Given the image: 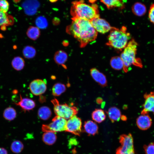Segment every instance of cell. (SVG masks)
<instances>
[{"instance_id":"6da1fadb","label":"cell","mask_w":154,"mask_h":154,"mask_svg":"<svg viewBox=\"0 0 154 154\" xmlns=\"http://www.w3.org/2000/svg\"><path fill=\"white\" fill-rule=\"evenodd\" d=\"M72 19V22L67 27L66 31L79 41L80 47H84L96 40L98 32L90 21L79 18Z\"/></svg>"},{"instance_id":"7a4b0ae2","label":"cell","mask_w":154,"mask_h":154,"mask_svg":"<svg viewBox=\"0 0 154 154\" xmlns=\"http://www.w3.org/2000/svg\"><path fill=\"white\" fill-rule=\"evenodd\" d=\"M70 13L72 18L83 19L90 21L100 17L98 5L95 4H88L84 0L73 2Z\"/></svg>"},{"instance_id":"3957f363","label":"cell","mask_w":154,"mask_h":154,"mask_svg":"<svg viewBox=\"0 0 154 154\" xmlns=\"http://www.w3.org/2000/svg\"><path fill=\"white\" fill-rule=\"evenodd\" d=\"M131 38L126 27L122 26L120 29L112 27L108 37L106 44L115 49L121 51L126 47Z\"/></svg>"},{"instance_id":"277c9868","label":"cell","mask_w":154,"mask_h":154,"mask_svg":"<svg viewBox=\"0 0 154 154\" xmlns=\"http://www.w3.org/2000/svg\"><path fill=\"white\" fill-rule=\"evenodd\" d=\"M138 44L135 40L132 39L129 41L120 56L123 64V69L127 72L131 65L142 68L143 65L140 59L136 57Z\"/></svg>"},{"instance_id":"5b68a950","label":"cell","mask_w":154,"mask_h":154,"mask_svg":"<svg viewBox=\"0 0 154 154\" xmlns=\"http://www.w3.org/2000/svg\"><path fill=\"white\" fill-rule=\"evenodd\" d=\"M51 102L53 105L54 111L56 116L66 119L76 115L78 113V109L75 106H70L66 104H60L56 98L52 99Z\"/></svg>"},{"instance_id":"8992f818","label":"cell","mask_w":154,"mask_h":154,"mask_svg":"<svg viewBox=\"0 0 154 154\" xmlns=\"http://www.w3.org/2000/svg\"><path fill=\"white\" fill-rule=\"evenodd\" d=\"M119 141L121 146L116 150V154H135L133 139L132 135L123 134L120 136Z\"/></svg>"},{"instance_id":"52a82bcc","label":"cell","mask_w":154,"mask_h":154,"mask_svg":"<svg viewBox=\"0 0 154 154\" xmlns=\"http://www.w3.org/2000/svg\"><path fill=\"white\" fill-rule=\"evenodd\" d=\"M67 121L66 119L56 116L52 119L51 123L42 125V130L44 132L54 133L66 131Z\"/></svg>"},{"instance_id":"ba28073f","label":"cell","mask_w":154,"mask_h":154,"mask_svg":"<svg viewBox=\"0 0 154 154\" xmlns=\"http://www.w3.org/2000/svg\"><path fill=\"white\" fill-rule=\"evenodd\" d=\"M81 119L75 115L67 121L66 131L80 136L82 131Z\"/></svg>"},{"instance_id":"9c48e42d","label":"cell","mask_w":154,"mask_h":154,"mask_svg":"<svg viewBox=\"0 0 154 154\" xmlns=\"http://www.w3.org/2000/svg\"><path fill=\"white\" fill-rule=\"evenodd\" d=\"M90 21L96 31L101 33H107L110 31L112 27L106 20L100 17L95 18Z\"/></svg>"},{"instance_id":"30bf717a","label":"cell","mask_w":154,"mask_h":154,"mask_svg":"<svg viewBox=\"0 0 154 154\" xmlns=\"http://www.w3.org/2000/svg\"><path fill=\"white\" fill-rule=\"evenodd\" d=\"M29 87L31 92L36 96L43 94L47 88L46 82L40 79H37L32 81L30 84Z\"/></svg>"},{"instance_id":"8fae6325","label":"cell","mask_w":154,"mask_h":154,"mask_svg":"<svg viewBox=\"0 0 154 154\" xmlns=\"http://www.w3.org/2000/svg\"><path fill=\"white\" fill-rule=\"evenodd\" d=\"M144 98L145 102L141 114H148L149 112H152L154 114V91L149 93H145L144 95Z\"/></svg>"},{"instance_id":"7c38bea8","label":"cell","mask_w":154,"mask_h":154,"mask_svg":"<svg viewBox=\"0 0 154 154\" xmlns=\"http://www.w3.org/2000/svg\"><path fill=\"white\" fill-rule=\"evenodd\" d=\"M14 104L20 107L25 112L32 110L35 106V103L34 100L28 98H23L21 94L19 101Z\"/></svg>"},{"instance_id":"4fadbf2b","label":"cell","mask_w":154,"mask_h":154,"mask_svg":"<svg viewBox=\"0 0 154 154\" xmlns=\"http://www.w3.org/2000/svg\"><path fill=\"white\" fill-rule=\"evenodd\" d=\"M136 123L139 129L142 130H145L151 127L152 120L148 114H141L137 118Z\"/></svg>"},{"instance_id":"5bb4252c","label":"cell","mask_w":154,"mask_h":154,"mask_svg":"<svg viewBox=\"0 0 154 154\" xmlns=\"http://www.w3.org/2000/svg\"><path fill=\"white\" fill-rule=\"evenodd\" d=\"M90 74L94 80L102 87L107 86V82L105 76L95 68L90 70Z\"/></svg>"},{"instance_id":"9a60e30c","label":"cell","mask_w":154,"mask_h":154,"mask_svg":"<svg viewBox=\"0 0 154 154\" xmlns=\"http://www.w3.org/2000/svg\"><path fill=\"white\" fill-rule=\"evenodd\" d=\"M84 127L85 131L89 135H94L98 133V126L92 121L89 120L85 121Z\"/></svg>"},{"instance_id":"2e32d148","label":"cell","mask_w":154,"mask_h":154,"mask_svg":"<svg viewBox=\"0 0 154 154\" xmlns=\"http://www.w3.org/2000/svg\"><path fill=\"white\" fill-rule=\"evenodd\" d=\"M109 9L115 7L121 9L124 7L127 0H100Z\"/></svg>"},{"instance_id":"e0dca14e","label":"cell","mask_w":154,"mask_h":154,"mask_svg":"<svg viewBox=\"0 0 154 154\" xmlns=\"http://www.w3.org/2000/svg\"><path fill=\"white\" fill-rule=\"evenodd\" d=\"M132 10L135 15L141 17L145 14L147 11V8L145 5L143 3L137 2L132 6Z\"/></svg>"},{"instance_id":"ac0fdd59","label":"cell","mask_w":154,"mask_h":154,"mask_svg":"<svg viewBox=\"0 0 154 154\" xmlns=\"http://www.w3.org/2000/svg\"><path fill=\"white\" fill-rule=\"evenodd\" d=\"M108 117L112 122L119 121L121 116L120 110L115 107H112L109 108L107 112Z\"/></svg>"},{"instance_id":"d6986e66","label":"cell","mask_w":154,"mask_h":154,"mask_svg":"<svg viewBox=\"0 0 154 154\" xmlns=\"http://www.w3.org/2000/svg\"><path fill=\"white\" fill-rule=\"evenodd\" d=\"M13 23L14 19L13 17L0 11V26L11 25Z\"/></svg>"},{"instance_id":"ffe728a7","label":"cell","mask_w":154,"mask_h":154,"mask_svg":"<svg viewBox=\"0 0 154 154\" xmlns=\"http://www.w3.org/2000/svg\"><path fill=\"white\" fill-rule=\"evenodd\" d=\"M92 117L93 120L95 122L100 123L105 119L106 116L103 110L96 109L92 113Z\"/></svg>"},{"instance_id":"44dd1931","label":"cell","mask_w":154,"mask_h":154,"mask_svg":"<svg viewBox=\"0 0 154 154\" xmlns=\"http://www.w3.org/2000/svg\"><path fill=\"white\" fill-rule=\"evenodd\" d=\"M56 136L54 132L48 131L45 132L42 136V140L45 144L52 145L55 142Z\"/></svg>"},{"instance_id":"7402d4cb","label":"cell","mask_w":154,"mask_h":154,"mask_svg":"<svg viewBox=\"0 0 154 154\" xmlns=\"http://www.w3.org/2000/svg\"><path fill=\"white\" fill-rule=\"evenodd\" d=\"M17 113L16 110L13 107H9L6 108L3 113V116L6 120L12 121L16 117Z\"/></svg>"},{"instance_id":"603a6c76","label":"cell","mask_w":154,"mask_h":154,"mask_svg":"<svg viewBox=\"0 0 154 154\" xmlns=\"http://www.w3.org/2000/svg\"><path fill=\"white\" fill-rule=\"evenodd\" d=\"M39 117L43 120L48 119L51 116L52 112L50 108L46 106L40 107L38 112Z\"/></svg>"},{"instance_id":"cb8c5ba5","label":"cell","mask_w":154,"mask_h":154,"mask_svg":"<svg viewBox=\"0 0 154 154\" xmlns=\"http://www.w3.org/2000/svg\"><path fill=\"white\" fill-rule=\"evenodd\" d=\"M67 58L68 55L66 53L62 50L56 52L54 56L55 62L59 65L63 64L66 62Z\"/></svg>"},{"instance_id":"d4e9b609","label":"cell","mask_w":154,"mask_h":154,"mask_svg":"<svg viewBox=\"0 0 154 154\" xmlns=\"http://www.w3.org/2000/svg\"><path fill=\"white\" fill-rule=\"evenodd\" d=\"M110 63L112 67L115 70H119L123 68V62L120 56H116L112 57Z\"/></svg>"},{"instance_id":"484cf974","label":"cell","mask_w":154,"mask_h":154,"mask_svg":"<svg viewBox=\"0 0 154 154\" xmlns=\"http://www.w3.org/2000/svg\"><path fill=\"white\" fill-rule=\"evenodd\" d=\"M11 65L15 70L17 71H20L23 68L25 62L24 60L22 57L16 56L13 59Z\"/></svg>"},{"instance_id":"4316f807","label":"cell","mask_w":154,"mask_h":154,"mask_svg":"<svg viewBox=\"0 0 154 154\" xmlns=\"http://www.w3.org/2000/svg\"><path fill=\"white\" fill-rule=\"evenodd\" d=\"M66 90V88L64 84L60 83H56L52 87V94L54 96H59L64 92Z\"/></svg>"},{"instance_id":"83f0119b","label":"cell","mask_w":154,"mask_h":154,"mask_svg":"<svg viewBox=\"0 0 154 154\" xmlns=\"http://www.w3.org/2000/svg\"><path fill=\"white\" fill-rule=\"evenodd\" d=\"M40 33L39 28L34 26L29 27L27 32V34L28 37L33 40H36L39 37Z\"/></svg>"},{"instance_id":"f1b7e54d","label":"cell","mask_w":154,"mask_h":154,"mask_svg":"<svg viewBox=\"0 0 154 154\" xmlns=\"http://www.w3.org/2000/svg\"><path fill=\"white\" fill-rule=\"evenodd\" d=\"M24 57L27 58H31L35 56L36 52L35 49L33 46H27L24 48L23 51Z\"/></svg>"},{"instance_id":"f546056e","label":"cell","mask_w":154,"mask_h":154,"mask_svg":"<svg viewBox=\"0 0 154 154\" xmlns=\"http://www.w3.org/2000/svg\"><path fill=\"white\" fill-rule=\"evenodd\" d=\"M24 145L23 143L19 140L13 141L11 144L10 148L11 151L15 153H21L23 150Z\"/></svg>"},{"instance_id":"4dcf8cb0","label":"cell","mask_w":154,"mask_h":154,"mask_svg":"<svg viewBox=\"0 0 154 154\" xmlns=\"http://www.w3.org/2000/svg\"><path fill=\"white\" fill-rule=\"evenodd\" d=\"M32 0H28L24 2L22 6L24 9L25 13L28 15H31L35 13V9L33 8Z\"/></svg>"},{"instance_id":"1f68e13d","label":"cell","mask_w":154,"mask_h":154,"mask_svg":"<svg viewBox=\"0 0 154 154\" xmlns=\"http://www.w3.org/2000/svg\"><path fill=\"white\" fill-rule=\"evenodd\" d=\"M35 23L38 28H45L48 25L47 21L45 18L40 17L37 18L36 20Z\"/></svg>"},{"instance_id":"d6a6232c","label":"cell","mask_w":154,"mask_h":154,"mask_svg":"<svg viewBox=\"0 0 154 154\" xmlns=\"http://www.w3.org/2000/svg\"><path fill=\"white\" fill-rule=\"evenodd\" d=\"M143 148L145 154H154V142L144 145Z\"/></svg>"},{"instance_id":"836d02e7","label":"cell","mask_w":154,"mask_h":154,"mask_svg":"<svg viewBox=\"0 0 154 154\" xmlns=\"http://www.w3.org/2000/svg\"><path fill=\"white\" fill-rule=\"evenodd\" d=\"M9 7V3L6 0H0V11L7 13Z\"/></svg>"},{"instance_id":"e575fe53","label":"cell","mask_w":154,"mask_h":154,"mask_svg":"<svg viewBox=\"0 0 154 154\" xmlns=\"http://www.w3.org/2000/svg\"><path fill=\"white\" fill-rule=\"evenodd\" d=\"M148 17L150 21L154 24V3L152 4L150 7Z\"/></svg>"},{"instance_id":"d590c367","label":"cell","mask_w":154,"mask_h":154,"mask_svg":"<svg viewBox=\"0 0 154 154\" xmlns=\"http://www.w3.org/2000/svg\"><path fill=\"white\" fill-rule=\"evenodd\" d=\"M78 144V141L75 138H71L69 141V145H75Z\"/></svg>"},{"instance_id":"8d00e7d4","label":"cell","mask_w":154,"mask_h":154,"mask_svg":"<svg viewBox=\"0 0 154 154\" xmlns=\"http://www.w3.org/2000/svg\"><path fill=\"white\" fill-rule=\"evenodd\" d=\"M0 154H8L7 151L5 148L0 147Z\"/></svg>"},{"instance_id":"74e56055","label":"cell","mask_w":154,"mask_h":154,"mask_svg":"<svg viewBox=\"0 0 154 154\" xmlns=\"http://www.w3.org/2000/svg\"><path fill=\"white\" fill-rule=\"evenodd\" d=\"M102 99L100 98H98L96 99V102L98 104H100L102 103Z\"/></svg>"},{"instance_id":"f35d334b","label":"cell","mask_w":154,"mask_h":154,"mask_svg":"<svg viewBox=\"0 0 154 154\" xmlns=\"http://www.w3.org/2000/svg\"><path fill=\"white\" fill-rule=\"evenodd\" d=\"M121 118L123 121H125L127 120V117L124 116H121Z\"/></svg>"}]
</instances>
